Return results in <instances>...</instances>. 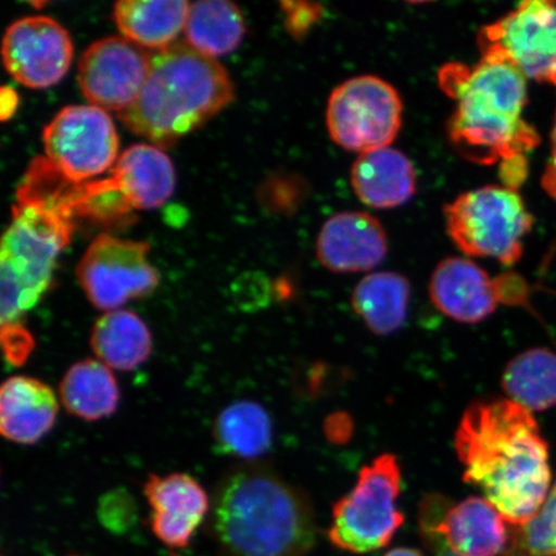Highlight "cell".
Masks as SVG:
<instances>
[{"label": "cell", "instance_id": "7402d4cb", "mask_svg": "<svg viewBox=\"0 0 556 556\" xmlns=\"http://www.w3.org/2000/svg\"><path fill=\"white\" fill-rule=\"evenodd\" d=\"M190 5L184 0H122L114 5V20L122 37L159 51L176 43Z\"/></svg>", "mask_w": 556, "mask_h": 556}, {"label": "cell", "instance_id": "5bb4252c", "mask_svg": "<svg viewBox=\"0 0 556 556\" xmlns=\"http://www.w3.org/2000/svg\"><path fill=\"white\" fill-rule=\"evenodd\" d=\"M514 274L491 277L468 258H447L434 269L429 295L444 316L463 324L489 318L500 303L511 304Z\"/></svg>", "mask_w": 556, "mask_h": 556}, {"label": "cell", "instance_id": "e575fe53", "mask_svg": "<svg viewBox=\"0 0 556 556\" xmlns=\"http://www.w3.org/2000/svg\"><path fill=\"white\" fill-rule=\"evenodd\" d=\"M384 556H424L416 548L409 547H395L391 552H388Z\"/></svg>", "mask_w": 556, "mask_h": 556}, {"label": "cell", "instance_id": "8fae6325", "mask_svg": "<svg viewBox=\"0 0 556 556\" xmlns=\"http://www.w3.org/2000/svg\"><path fill=\"white\" fill-rule=\"evenodd\" d=\"M46 157L74 182L113 169L119 137L108 111L93 104L62 109L43 130Z\"/></svg>", "mask_w": 556, "mask_h": 556}, {"label": "cell", "instance_id": "d590c367", "mask_svg": "<svg viewBox=\"0 0 556 556\" xmlns=\"http://www.w3.org/2000/svg\"><path fill=\"white\" fill-rule=\"evenodd\" d=\"M67 556H79V555L72 554V555H67Z\"/></svg>", "mask_w": 556, "mask_h": 556}, {"label": "cell", "instance_id": "d6986e66", "mask_svg": "<svg viewBox=\"0 0 556 556\" xmlns=\"http://www.w3.org/2000/svg\"><path fill=\"white\" fill-rule=\"evenodd\" d=\"M354 193L372 208L406 204L416 191L415 166L403 152L384 148L359 154L352 165Z\"/></svg>", "mask_w": 556, "mask_h": 556}, {"label": "cell", "instance_id": "7a4b0ae2", "mask_svg": "<svg viewBox=\"0 0 556 556\" xmlns=\"http://www.w3.org/2000/svg\"><path fill=\"white\" fill-rule=\"evenodd\" d=\"M207 530L224 556H305L317 539L308 496L258 462L219 478Z\"/></svg>", "mask_w": 556, "mask_h": 556}, {"label": "cell", "instance_id": "9c48e42d", "mask_svg": "<svg viewBox=\"0 0 556 556\" xmlns=\"http://www.w3.org/2000/svg\"><path fill=\"white\" fill-rule=\"evenodd\" d=\"M482 59L507 62L526 78L556 88V2L520 3L478 34Z\"/></svg>", "mask_w": 556, "mask_h": 556}, {"label": "cell", "instance_id": "f546056e", "mask_svg": "<svg viewBox=\"0 0 556 556\" xmlns=\"http://www.w3.org/2000/svg\"><path fill=\"white\" fill-rule=\"evenodd\" d=\"M2 345L9 363L20 366L29 358L34 339L31 332L26 330L23 324L2 326Z\"/></svg>", "mask_w": 556, "mask_h": 556}, {"label": "cell", "instance_id": "d4e9b609", "mask_svg": "<svg viewBox=\"0 0 556 556\" xmlns=\"http://www.w3.org/2000/svg\"><path fill=\"white\" fill-rule=\"evenodd\" d=\"M273 421L266 409L253 401L233 402L222 409L213 427L219 454L256 462L273 446Z\"/></svg>", "mask_w": 556, "mask_h": 556}, {"label": "cell", "instance_id": "8992f818", "mask_svg": "<svg viewBox=\"0 0 556 556\" xmlns=\"http://www.w3.org/2000/svg\"><path fill=\"white\" fill-rule=\"evenodd\" d=\"M447 233L471 258H492L505 266L523 253V239L533 218L518 191L484 186L460 194L444 207Z\"/></svg>", "mask_w": 556, "mask_h": 556}, {"label": "cell", "instance_id": "44dd1931", "mask_svg": "<svg viewBox=\"0 0 556 556\" xmlns=\"http://www.w3.org/2000/svg\"><path fill=\"white\" fill-rule=\"evenodd\" d=\"M96 358L111 370L134 371L151 356L154 344L148 324L127 309L104 312L90 332Z\"/></svg>", "mask_w": 556, "mask_h": 556}, {"label": "cell", "instance_id": "f1b7e54d", "mask_svg": "<svg viewBox=\"0 0 556 556\" xmlns=\"http://www.w3.org/2000/svg\"><path fill=\"white\" fill-rule=\"evenodd\" d=\"M285 24L295 38H302L323 15L319 4L308 2H285L281 4Z\"/></svg>", "mask_w": 556, "mask_h": 556}, {"label": "cell", "instance_id": "e0dca14e", "mask_svg": "<svg viewBox=\"0 0 556 556\" xmlns=\"http://www.w3.org/2000/svg\"><path fill=\"white\" fill-rule=\"evenodd\" d=\"M316 253L319 263L332 273H367L384 262L388 236L371 214L342 212L323 225Z\"/></svg>", "mask_w": 556, "mask_h": 556}, {"label": "cell", "instance_id": "1f68e13d", "mask_svg": "<svg viewBox=\"0 0 556 556\" xmlns=\"http://www.w3.org/2000/svg\"><path fill=\"white\" fill-rule=\"evenodd\" d=\"M325 433L332 443H346L353 433V422L350 415L337 413L325 421Z\"/></svg>", "mask_w": 556, "mask_h": 556}, {"label": "cell", "instance_id": "5b68a950", "mask_svg": "<svg viewBox=\"0 0 556 556\" xmlns=\"http://www.w3.org/2000/svg\"><path fill=\"white\" fill-rule=\"evenodd\" d=\"M75 222L51 206L16 201L0 254V319L21 325L51 288L55 263L75 231Z\"/></svg>", "mask_w": 556, "mask_h": 556}, {"label": "cell", "instance_id": "52a82bcc", "mask_svg": "<svg viewBox=\"0 0 556 556\" xmlns=\"http://www.w3.org/2000/svg\"><path fill=\"white\" fill-rule=\"evenodd\" d=\"M402 472L397 457L380 455L361 469L356 485L332 507L328 539L339 551L367 554L389 545L405 523L399 509Z\"/></svg>", "mask_w": 556, "mask_h": 556}, {"label": "cell", "instance_id": "4dcf8cb0", "mask_svg": "<svg viewBox=\"0 0 556 556\" xmlns=\"http://www.w3.org/2000/svg\"><path fill=\"white\" fill-rule=\"evenodd\" d=\"M500 179L506 189L518 191L526 182L528 176V162L526 155L514 156L500 163Z\"/></svg>", "mask_w": 556, "mask_h": 556}, {"label": "cell", "instance_id": "3957f363", "mask_svg": "<svg viewBox=\"0 0 556 556\" xmlns=\"http://www.w3.org/2000/svg\"><path fill=\"white\" fill-rule=\"evenodd\" d=\"M438 81L454 102L451 141L471 162L502 163L540 143L536 129L521 119L527 78L518 68L492 59L472 66L452 62L442 67Z\"/></svg>", "mask_w": 556, "mask_h": 556}, {"label": "cell", "instance_id": "ffe728a7", "mask_svg": "<svg viewBox=\"0 0 556 556\" xmlns=\"http://www.w3.org/2000/svg\"><path fill=\"white\" fill-rule=\"evenodd\" d=\"M110 176L134 211L163 206L176 187V172L168 155L144 143L125 150Z\"/></svg>", "mask_w": 556, "mask_h": 556}, {"label": "cell", "instance_id": "603a6c76", "mask_svg": "<svg viewBox=\"0 0 556 556\" xmlns=\"http://www.w3.org/2000/svg\"><path fill=\"white\" fill-rule=\"evenodd\" d=\"M59 392L66 412L85 421H99L115 414L121 402V389L113 371L97 358L70 366Z\"/></svg>", "mask_w": 556, "mask_h": 556}, {"label": "cell", "instance_id": "2e32d148", "mask_svg": "<svg viewBox=\"0 0 556 556\" xmlns=\"http://www.w3.org/2000/svg\"><path fill=\"white\" fill-rule=\"evenodd\" d=\"M150 505L152 533L166 547L182 551L211 511L212 497L197 479L185 472L151 475L143 485Z\"/></svg>", "mask_w": 556, "mask_h": 556}, {"label": "cell", "instance_id": "836d02e7", "mask_svg": "<svg viewBox=\"0 0 556 556\" xmlns=\"http://www.w3.org/2000/svg\"><path fill=\"white\" fill-rule=\"evenodd\" d=\"M18 108V96L16 90L11 87H4L2 89V121H9L16 113Z\"/></svg>", "mask_w": 556, "mask_h": 556}, {"label": "cell", "instance_id": "83f0119b", "mask_svg": "<svg viewBox=\"0 0 556 556\" xmlns=\"http://www.w3.org/2000/svg\"><path fill=\"white\" fill-rule=\"evenodd\" d=\"M503 556H556V483L530 523L509 527Z\"/></svg>", "mask_w": 556, "mask_h": 556}, {"label": "cell", "instance_id": "ba28073f", "mask_svg": "<svg viewBox=\"0 0 556 556\" xmlns=\"http://www.w3.org/2000/svg\"><path fill=\"white\" fill-rule=\"evenodd\" d=\"M402 116L397 89L379 76L361 75L332 90L326 127L333 142L359 155L391 148L400 134Z\"/></svg>", "mask_w": 556, "mask_h": 556}, {"label": "cell", "instance_id": "6da1fadb", "mask_svg": "<svg viewBox=\"0 0 556 556\" xmlns=\"http://www.w3.org/2000/svg\"><path fill=\"white\" fill-rule=\"evenodd\" d=\"M464 481L478 486L510 527L530 523L552 490L548 446L530 409L511 400L477 401L455 434Z\"/></svg>", "mask_w": 556, "mask_h": 556}, {"label": "cell", "instance_id": "cb8c5ba5", "mask_svg": "<svg viewBox=\"0 0 556 556\" xmlns=\"http://www.w3.org/2000/svg\"><path fill=\"white\" fill-rule=\"evenodd\" d=\"M409 301L412 285L405 276L395 273L366 276L351 298L353 311L379 337L392 336L405 325Z\"/></svg>", "mask_w": 556, "mask_h": 556}, {"label": "cell", "instance_id": "7c38bea8", "mask_svg": "<svg viewBox=\"0 0 556 556\" xmlns=\"http://www.w3.org/2000/svg\"><path fill=\"white\" fill-rule=\"evenodd\" d=\"M151 64L152 52L135 41L124 37L97 40L79 61L83 96L93 106L121 114L141 94Z\"/></svg>", "mask_w": 556, "mask_h": 556}, {"label": "cell", "instance_id": "9a60e30c", "mask_svg": "<svg viewBox=\"0 0 556 556\" xmlns=\"http://www.w3.org/2000/svg\"><path fill=\"white\" fill-rule=\"evenodd\" d=\"M419 520L441 532L451 551L458 556L503 555L509 540L506 521L482 497H468L451 504L440 493H430L421 500Z\"/></svg>", "mask_w": 556, "mask_h": 556}, {"label": "cell", "instance_id": "484cf974", "mask_svg": "<svg viewBox=\"0 0 556 556\" xmlns=\"http://www.w3.org/2000/svg\"><path fill=\"white\" fill-rule=\"evenodd\" d=\"M245 31L242 13L231 2L203 0L190 5L186 43L207 58L217 59L238 50Z\"/></svg>", "mask_w": 556, "mask_h": 556}, {"label": "cell", "instance_id": "30bf717a", "mask_svg": "<svg viewBox=\"0 0 556 556\" xmlns=\"http://www.w3.org/2000/svg\"><path fill=\"white\" fill-rule=\"evenodd\" d=\"M148 242L96 238L83 254L76 277L88 301L103 312L117 311L157 289L160 275L148 260Z\"/></svg>", "mask_w": 556, "mask_h": 556}, {"label": "cell", "instance_id": "4fadbf2b", "mask_svg": "<svg viewBox=\"0 0 556 556\" xmlns=\"http://www.w3.org/2000/svg\"><path fill=\"white\" fill-rule=\"evenodd\" d=\"M7 72L21 85L46 89L65 78L74 58L73 40L58 21L29 16L15 21L3 38Z\"/></svg>", "mask_w": 556, "mask_h": 556}, {"label": "cell", "instance_id": "d6a6232c", "mask_svg": "<svg viewBox=\"0 0 556 556\" xmlns=\"http://www.w3.org/2000/svg\"><path fill=\"white\" fill-rule=\"evenodd\" d=\"M542 186L552 198L556 199V115L552 131V157L548 160L544 177H542Z\"/></svg>", "mask_w": 556, "mask_h": 556}, {"label": "cell", "instance_id": "4316f807", "mask_svg": "<svg viewBox=\"0 0 556 556\" xmlns=\"http://www.w3.org/2000/svg\"><path fill=\"white\" fill-rule=\"evenodd\" d=\"M502 384L509 400L530 412L556 406V353L533 348L518 354L505 367Z\"/></svg>", "mask_w": 556, "mask_h": 556}, {"label": "cell", "instance_id": "ac0fdd59", "mask_svg": "<svg viewBox=\"0 0 556 556\" xmlns=\"http://www.w3.org/2000/svg\"><path fill=\"white\" fill-rule=\"evenodd\" d=\"M59 415L58 395L37 378L16 375L0 389V432L7 441L35 444L51 432Z\"/></svg>", "mask_w": 556, "mask_h": 556}, {"label": "cell", "instance_id": "277c9868", "mask_svg": "<svg viewBox=\"0 0 556 556\" xmlns=\"http://www.w3.org/2000/svg\"><path fill=\"white\" fill-rule=\"evenodd\" d=\"M233 94L232 80L217 60L194 51L186 41H176L152 52L141 94L117 116L156 148H168L217 115Z\"/></svg>", "mask_w": 556, "mask_h": 556}]
</instances>
